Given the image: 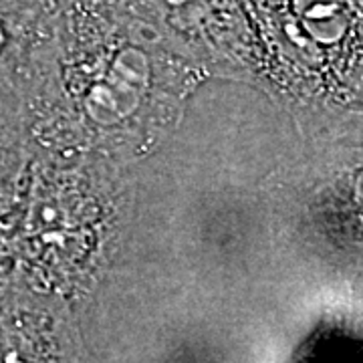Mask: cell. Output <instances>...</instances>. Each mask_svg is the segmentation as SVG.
I'll return each instance as SVG.
<instances>
[{"label":"cell","instance_id":"cell-1","mask_svg":"<svg viewBox=\"0 0 363 363\" xmlns=\"http://www.w3.org/2000/svg\"><path fill=\"white\" fill-rule=\"evenodd\" d=\"M51 0H0V93L23 77Z\"/></svg>","mask_w":363,"mask_h":363}]
</instances>
